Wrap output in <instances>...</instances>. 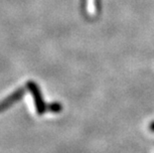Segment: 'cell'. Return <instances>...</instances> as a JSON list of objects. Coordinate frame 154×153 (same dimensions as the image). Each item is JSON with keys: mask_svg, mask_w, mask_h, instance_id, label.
Wrapping results in <instances>:
<instances>
[{"mask_svg": "<svg viewBox=\"0 0 154 153\" xmlns=\"http://www.w3.org/2000/svg\"><path fill=\"white\" fill-rule=\"evenodd\" d=\"M87 6V11L90 14H96L97 12V0H85Z\"/></svg>", "mask_w": 154, "mask_h": 153, "instance_id": "obj_1", "label": "cell"}]
</instances>
